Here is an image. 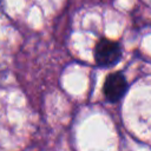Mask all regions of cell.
Wrapping results in <instances>:
<instances>
[{
    "label": "cell",
    "mask_w": 151,
    "mask_h": 151,
    "mask_svg": "<svg viewBox=\"0 0 151 151\" xmlns=\"http://www.w3.org/2000/svg\"><path fill=\"white\" fill-rule=\"evenodd\" d=\"M129 87L127 80L123 72L117 71L110 73L103 85V93L110 103L119 101L126 93Z\"/></svg>",
    "instance_id": "2"
},
{
    "label": "cell",
    "mask_w": 151,
    "mask_h": 151,
    "mask_svg": "<svg viewBox=\"0 0 151 151\" xmlns=\"http://www.w3.org/2000/svg\"><path fill=\"white\" fill-rule=\"evenodd\" d=\"M4 7H5V1L4 0H0V13L4 11Z\"/></svg>",
    "instance_id": "3"
},
{
    "label": "cell",
    "mask_w": 151,
    "mask_h": 151,
    "mask_svg": "<svg viewBox=\"0 0 151 151\" xmlns=\"http://www.w3.org/2000/svg\"><path fill=\"white\" fill-rule=\"evenodd\" d=\"M93 55L98 66L112 67L120 61L123 52L119 42L107 38H101L94 46Z\"/></svg>",
    "instance_id": "1"
}]
</instances>
